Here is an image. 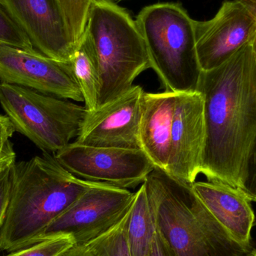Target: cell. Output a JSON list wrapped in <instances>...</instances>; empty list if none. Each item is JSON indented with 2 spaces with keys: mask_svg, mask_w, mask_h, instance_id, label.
<instances>
[{
  "mask_svg": "<svg viewBox=\"0 0 256 256\" xmlns=\"http://www.w3.org/2000/svg\"><path fill=\"white\" fill-rule=\"evenodd\" d=\"M206 140L202 174L237 188L256 137V66L252 44L219 67L202 72Z\"/></svg>",
  "mask_w": 256,
  "mask_h": 256,
  "instance_id": "6da1fadb",
  "label": "cell"
},
{
  "mask_svg": "<svg viewBox=\"0 0 256 256\" xmlns=\"http://www.w3.org/2000/svg\"><path fill=\"white\" fill-rule=\"evenodd\" d=\"M96 184L76 177L48 152L15 162L0 252L8 254L40 240L48 226Z\"/></svg>",
  "mask_w": 256,
  "mask_h": 256,
  "instance_id": "7a4b0ae2",
  "label": "cell"
},
{
  "mask_svg": "<svg viewBox=\"0 0 256 256\" xmlns=\"http://www.w3.org/2000/svg\"><path fill=\"white\" fill-rule=\"evenodd\" d=\"M156 230L176 256H250L215 219L190 184L155 168L142 184Z\"/></svg>",
  "mask_w": 256,
  "mask_h": 256,
  "instance_id": "3957f363",
  "label": "cell"
},
{
  "mask_svg": "<svg viewBox=\"0 0 256 256\" xmlns=\"http://www.w3.org/2000/svg\"><path fill=\"white\" fill-rule=\"evenodd\" d=\"M81 39L98 66V106L127 92L134 86L135 80L150 68L136 21L111 0H94L92 3Z\"/></svg>",
  "mask_w": 256,
  "mask_h": 256,
  "instance_id": "277c9868",
  "label": "cell"
},
{
  "mask_svg": "<svg viewBox=\"0 0 256 256\" xmlns=\"http://www.w3.org/2000/svg\"><path fill=\"white\" fill-rule=\"evenodd\" d=\"M150 61L165 91H196L201 75L195 20L178 3H156L137 16Z\"/></svg>",
  "mask_w": 256,
  "mask_h": 256,
  "instance_id": "5b68a950",
  "label": "cell"
},
{
  "mask_svg": "<svg viewBox=\"0 0 256 256\" xmlns=\"http://www.w3.org/2000/svg\"><path fill=\"white\" fill-rule=\"evenodd\" d=\"M0 104L15 131L56 154L79 135L87 110L66 99L0 82Z\"/></svg>",
  "mask_w": 256,
  "mask_h": 256,
  "instance_id": "8992f818",
  "label": "cell"
},
{
  "mask_svg": "<svg viewBox=\"0 0 256 256\" xmlns=\"http://www.w3.org/2000/svg\"><path fill=\"white\" fill-rule=\"evenodd\" d=\"M136 192L97 183L86 191L45 230L42 238L68 234L84 246L116 226L129 212Z\"/></svg>",
  "mask_w": 256,
  "mask_h": 256,
  "instance_id": "52a82bcc",
  "label": "cell"
},
{
  "mask_svg": "<svg viewBox=\"0 0 256 256\" xmlns=\"http://www.w3.org/2000/svg\"><path fill=\"white\" fill-rule=\"evenodd\" d=\"M54 158L79 178L129 189L143 184L155 167L141 149L70 142Z\"/></svg>",
  "mask_w": 256,
  "mask_h": 256,
  "instance_id": "ba28073f",
  "label": "cell"
},
{
  "mask_svg": "<svg viewBox=\"0 0 256 256\" xmlns=\"http://www.w3.org/2000/svg\"><path fill=\"white\" fill-rule=\"evenodd\" d=\"M0 82L84 102L72 62L54 60L36 50L0 46Z\"/></svg>",
  "mask_w": 256,
  "mask_h": 256,
  "instance_id": "9c48e42d",
  "label": "cell"
},
{
  "mask_svg": "<svg viewBox=\"0 0 256 256\" xmlns=\"http://www.w3.org/2000/svg\"><path fill=\"white\" fill-rule=\"evenodd\" d=\"M198 62L202 72L219 67L256 36V8L240 1H225L216 14L195 20Z\"/></svg>",
  "mask_w": 256,
  "mask_h": 256,
  "instance_id": "30bf717a",
  "label": "cell"
},
{
  "mask_svg": "<svg viewBox=\"0 0 256 256\" xmlns=\"http://www.w3.org/2000/svg\"><path fill=\"white\" fill-rule=\"evenodd\" d=\"M0 6L40 54L69 62L78 45L58 0H0Z\"/></svg>",
  "mask_w": 256,
  "mask_h": 256,
  "instance_id": "8fae6325",
  "label": "cell"
},
{
  "mask_svg": "<svg viewBox=\"0 0 256 256\" xmlns=\"http://www.w3.org/2000/svg\"><path fill=\"white\" fill-rule=\"evenodd\" d=\"M206 140L204 100L201 93H178L167 174L184 183L194 184L202 172Z\"/></svg>",
  "mask_w": 256,
  "mask_h": 256,
  "instance_id": "7c38bea8",
  "label": "cell"
},
{
  "mask_svg": "<svg viewBox=\"0 0 256 256\" xmlns=\"http://www.w3.org/2000/svg\"><path fill=\"white\" fill-rule=\"evenodd\" d=\"M142 88L127 92L88 112L74 142L94 147L141 149L138 141Z\"/></svg>",
  "mask_w": 256,
  "mask_h": 256,
  "instance_id": "4fadbf2b",
  "label": "cell"
},
{
  "mask_svg": "<svg viewBox=\"0 0 256 256\" xmlns=\"http://www.w3.org/2000/svg\"><path fill=\"white\" fill-rule=\"evenodd\" d=\"M177 92H146L141 99L138 141L140 148L155 168L167 172L170 140Z\"/></svg>",
  "mask_w": 256,
  "mask_h": 256,
  "instance_id": "5bb4252c",
  "label": "cell"
},
{
  "mask_svg": "<svg viewBox=\"0 0 256 256\" xmlns=\"http://www.w3.org/2000/svg\"><path fill=\"white\" fill-rule=\"evenodd\" d=\"M192 189L215 219L236 240L251 244L255 214L250 201L237 188L221 182H195Z\"/></svg>",
  "mask_w": 256,
  "mask_h": 256,
  "instance_id": "9a60e30c",
  "label": "cell"
},
{
  "mask_svg": "<svg viewBox=\"0 0 256 256\" xmlns=\"http://www.w3.org/2000/svg\"><path fill=\"white\" fill-rule=\"evenodd\" d=\"M156 232L154 218L142 184L128 214L127 239L131 256H148Z\"/></svg>",
  "mask_w": 256,
  "mask_h": 256,
  "instance_id": "2e32d148",
  "label": "cell"
},
{
  "mask_svg": "<svg viewBox=\"0 0 256 256\" xmlns=\"http://www.w3.org/2000/svg\"><path fill=\"white\" fill-rule=\"evenodd\" d=\"M70 62L82 92L84 106L88 112L96 110L100 96V72L94 55L82 39Z\"/></svg>",
  "mask_w": 256,
  "mask_h": 256,
  "instance_id": "e0dca14e",
  "label": "cell"
},
{
  "mask_svg": "<svg viewBox=\"0 0 256 256\" xmlns=\"http://www.w3.org/2000/svg\"><path fill=\"white\" fill-rule=\"evenodd\" d=\"M128 214L129 212L114 228L84 246L90 256H131L127 239Z\"/></svg>",
  "mask_w": 256,
  "mask_h": 256,
  "instance_id": "ac0fdd59",
  "label": "cell"
},
{
  "mask_svg": "<svg viewBox=\"0 0 256 256\" xmlns=\"http://www.w3.org/2000/svg\"><path fill=\"white\" fill-rule=\"evenodd\" d=\"M74 246V242L68 234H56L40 239L33 244L4 256H60Z\"/></svg>",
  "mask_w": 256,
  "mask_h": 256,
  "instance_id": "d6986e66",
  "label": "cell"
},
{
  "mask_svg": "<svg viewBox=\"0 0 256 256\" xmlns=\"http://www.w3.org/2000/svg\"><path fill=\"white\" fill-rule=\"evenodd\" d=\"M94 0H58L64 12L72 38L79 44L84 30L88 10Z\"/></svg>",
  "mask_w": 256,
  "mask_h": 256,
  "instance_id": "ffe728a7",
  "label": "cell"
},
{
  "mask_svg": "<svg viewBox=\"0 0 256 256\" xmlns=\"http://www.w3.org/2000/svg\"><path fill=\"white\" fill-rule=\"evenodd\" d=\"M0 46L34 50L28 36L0 6Z\"/></svg>",
  "mask_w": 256,
  "mask_h": 256,
  "instance_id": "44dd1931",
  "label": "cell"
},
{
  "mask_svg": "<svg viewBox=\"0 0 256 256\" xmlns=\"http://www.w3.org/2000/svg\"><path fill=\"white\" fill-rule=\"evenodd\" d=\"M238 188L250 201L256 202V137L245 160Z\"/></svg>",
  "mask_w": 256,
  "mask_h": 256,
  "instance_id": "7402d4cb",
  "label": "cell"
},
{
  "mask_svg": "<svg viewBox=\"0 0 256 256\" xmlns=\"http://www.w3.org/2000/svg\"><path fill=\"white\" fill-rule=\"evenodd\" d=\"M13 164L0 171V230L4 222L10 198L12 170Z\"/></svg>",
  "mask_w": 256,
  "mask_h": 256,
  "instance_id": "603a6c76",
  "label": "cell"
},
{
  "mask_svg": "<svg viewBox=\"0 0 256 256\" xmlns=\"http://www.w3.org/2000/svg\"><path fill=\"white\" fill-rule=\"evenodd\" d=\"M148 256H176L164 238L156 230Z\"/></svg>",
  "mask_w": 256,
  "mask_h": 256,
  "instance_id": "cb8c5ba5",
  "label": "cell"
},
{
  "mask_svg": "<svg viewBox=\"0 0 256 256\" xmlns=\"http://www.w3.org/2000/svg\"><path fill=\"white\" fill-rule=\"evenodd\" d=\"M16 132L10 120L6 116L0 114V150L10 142V138Z\"/></svg>",
  "mask_w": 256,
  "mask_h": 256,
  "instance_id": "d4e9b609",
  "label": "cell"
},
{
  "mask_svg": "<svg viewBox=\"0 0 256 256\" xmlns=\"http://www.w3.org/2000/svg\"><path fill=\"white\" fill-rule=\"evenodd\" d=\"M16 162V154L10 142L0 150V171Z\"/></svg>",
  "mask_w": 256,
  "mask_h": 256,
  "instance_id": "484cf974",
  "label": "cell"
},
{
  "mask_svg": "<svg viewBox=\"0 0 256 256\" xmlns=\"http://www.w3.org/2000/svg\"><path fill=\"white\" fill-rule=\"evenodd\" d=\"M60 256H91L84 246H74Z\"/></svg>",
  "mask_w": 256,
  "mask_h": 256,
  "instance_id": "4316f807",
  "label": "cell"
},
{
  "mask_svg": "<svg viewBox=\"0 0 256 256\" xmlns=\"http://www.w3.org/2000/svg\"><path fill=\"white\" fill-rule=\"evenodd\" d=\"M256 8V0H240Z\"/></svg>",
  "mask_w": 256,
  "mask_h": 256,
  "instance_id": "83f0119b",
  "label": "cell"
},
{
  "mask_svg": "<svg viewBox=\"0 0 256 256\" xmlns=\"http://www.w3.org/2000/svg\"><path fill=\"white\" fill-rule=\"evenodd\" d=\"M252 50H254V58H255V62H256V36L255 39H254V42H252Z\"/></svg>",
  "mask_w": 256,
  "mask_h": 256,
  "instance_id": "f1b7e54d",
  "label": "cell"
},
{
  "mask_svg": "<svg viewBox=\"0 0 256 256\" xmlns=\"http://www.w3.org/2000/svg\"><path fill=\"white\" fill-rule=\"evenodd\" d=\"M250 256H256V250H254V252H252V254H251Z\"/></svg>",
  "mask_w": 256,
  "mask_h": 256,
  "instance_id": "f546056e",
  "label": "cell"
}]
</instances>
